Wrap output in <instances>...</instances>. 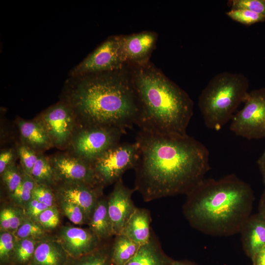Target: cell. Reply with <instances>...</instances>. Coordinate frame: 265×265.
Instances as JSON below:
<instances>
[{
    "label": "cell",
    "mask_w": 265,
    "mask_h": 265,
    "mask_svg": "<svg viewBox=\"0 0 265 265\" xmlns=\"http://www.w3.org/2000/svg\"><path fill=\"white\" fill-rule=\"evenodd\" d=\"M135 141L134 188L145 202L186 195L211 169L208 148L187 134L163 135L140 130Z\"/></svg>",
    "instance_id": "6da1fadb"
},
{
    "label": "cell",
    "mask_w": 265,
    "mask_h": 265,
    "mask_svg": "<svg viewBox=\"0 0 265 265\" xmlns=\"http://www.w3.org/2000/svg\"><path fill=\"white\" fill-rule=\"evenodd\" d=\"M61 100L80 126L113 127L126 131L135 125L139 104L131 68L70 77Z\"/></svg>",
    "instance_id": "7a4b0ae2"
},
{
    "label": "cell",
    "mask_w": 265,
    "mask_h": 265,
    "mask_svg": "<svg viewBox=\"0 0 265 265\" xmlns=\"http://www.w3.org/2000/svg\"><path fill=\"white\" fill-rule=\"evenodd\" d=\"M186 195L183 212L190 226L218 237L240 233L254 200L250 186L234 174L204 178Z\"/></svg>",
    "instance_id": "3957f363"
},
{
    "label": "cell",
    "mask_w": 265,
    "mask_h": 265,
    "mask_svg": "<svg viewBox=\"0 0 265 265\" xmlns=\"http://www.w3.org/2000/svg\"><path fill=\"white\" fill-rule=\"evenodd\" d=\"M129 66L139 104L135 125L140 130L163 135L187 134L194 106L188 94L150 61Z\"/></svg>",
    "instance_id": "277c9868"
},
{
    "label": "cell",
    "mask_w": 265,
    "mask_h": 265,
    "mask_svg": "<svg viewBox=\"0 0 265 265\" xmlns=\"http://www.w3.org/2000/svg\"><path fill=\"white\" fill-rule=\"evenodd\" d=\"M248 87V80L242 73L225 72L213 77L198 99V107L206 126L219 131L244 102Z\"/></svg>",
    "instance_id": "5b68a950"
},
{
    "label": "cell",
    "mask_w": 265,
    "mask_h": 265,
    "mask_svg": "<svg viewBox=\"0 0 265 265\" xmlns=\"http://www.w3.org/2000/svg\"><path fill=\"white\" fill-rule=\"evenodd\" d=\"M126 132L113 127L79 126L69 143L75 156L93 165L106 151L120 142Z\"/></svg>",
    "instance_id": "8992f818"
},
{
    "label": "cell",
    "mask_w": 265,
    "mask_h": 265,
    "mask_svg": "<svg viewBox=\"0 0 265 265\" xmlns=\"http://www.w3.org/2000/svg\"><path fill=\"white\" fill-rule=\"evenodd\" d=\"M243 108L234 114L230 130L249 140L265 136V87L248 92Z\"/></svg>",
    "instance_id": "52a82bcc"
},
{
    "label": "cell",
    "mask_w": 265,
    "mask_h": 265,
    "mask_svg": "<svg viewBox=\"0 0 265 265\" xmlns=\"http://www.w3.org/2000/svg\"><path fill=\"white\" fill-rule=\"evenodd\" d=\"M138 157V145L122 142L110 148L93 164L101 186L115 183L128 170L133 169Z\"/></svg>",
    "instance_id": "ba28073f"
},
{
    "label": "cell",
    "mask_w": 265,
    "mask_h": 265,
    "mask_svg": "<svg viewBox=\"0 0 265 265\" xmlns=\"http://www.w3.org/2000/svg\"><path fill=\"white\" fill-rule=\"evenodd\" d=\"M124 63L120 46V35L108 37L70 72V76L110 72L121 69Z\"/></svg>",
    "instance_id": "9c48e42d"
},
{
    "label": "cell",
    "mask_w": 265,
    "mask_h": 265,
    "mask_svg": "<svg viewBox=\"0 0 265 265\" xmlns=\"http://www.w3.org/2000/svg\"><path fill=\"white\" fill-rule=\"evenodd\" d=\"M38 120L45 129L53 146L57 147L69 144L77 121L72 108L62 100L45 110Z\"/></svg>",
    "instance_id": "30bf717a"
},
{
    "label": "cell",
    "mask_w": 265,
    "mask_h": 265,
    "mask_svg": "<svg viewBox=\"0 0 265 265\" xmlns=\"http://www.w3.org/2000/svg\"><path fill=\"white\" fill-rule=\"evenodd\" d=\"M54 176L65 182L84 184L93 186H101L93 165L80 159L66 154H58L49 159Z\"/></svg>",
    "instance_id": "8fae6325"
},
{
    "label": "cell",
    "mask_w": 265,
    "mask_h": 265,
    "mask_svg": "<svg viewBox=\"0 0 265 265\" xmlns=\"http://www.w3.org/2000/svg\"><path fill=\"white\" fill-rule=\"evenodd\" d=\"M126 186L122 178L115 183L107 199V211L114 236L121 234L128 220L135 210L132 199L135 191Z\"/></svg>",
    "instance_id": "7c38bea8"
},
{
    "label": "cell",
    "mask_w": 265,
    "mask_h": 265,
    "mask_svg": "<svg viewBox=\"0 0 265 265\" xmlns=\"http://www.w3.org/2000/svg\"><path fill=\"white\" fill-rule=\"evenodd\" d=\"M158 36L152 31L120 35V50L125 64L141 66L149 62Z\"/></svg>",
    "instance_id": "4fadbf2b"
},
{
    "label": "cell",
    "mask_w": 265,
    "mask_h": 265,
    "mask_svg": "<svg viewBox=\"0 0 265 265\" xmlns=\"http://www.w3.org/2000/svg\"><path fill=\"white\" fill-rule=\"evenodd\" d=\"M64 249L73 257H81L98 248L100 241L89 229L64 228L60 234Z\"/></svg>",
    "instance_id": "5bb4252c"
},
{
    "label": "cell",
    "mask_w": 265,
    "mask_h": 265,
    "mask_svg": "<svg viewBox=\"0 0 265 265\" xmlns=\"http://www.w3.org/2000/svg\"><path fill=\"white\" fill-rule=\"evenodd\" d=\"M65 183L59 190L62 200L78 206L89 219L99 199V193L102 186H93L75 182Z\"/></svg>",
    "instance_id": "9a60e30c"
},
{
    "label": "cell",
    "mask_w": 265,
    "mask_h": 265,
    "mask_svg": "<svg viewBox=\"0 0 265 265\" xmlns=\"http://www.w3.org/2000/svg\"><path fill=\"white\" fill-rule=\"evenodd\" d=\"M240 233L243 249L251 259L265 247V219L259 213L249 216Z\"/></svg>",
    "instance_id": "2e32d148"
},
{
    "label": "cell",
    "mask_w": 265,
    "mask_h": 265,
    "mask_svg": "<svg viewBox=\"0 0 265 265\" xmlns=\"http://www.w3.org/2000/svg\"><path fill=\"white\" fill-rule=\"evenodd\" d=\"M151 216L150 211L145 208H136L127 222L121 234H123L140 245L150 239Z\"/></svg>",
    "instance_id": "e0dca14e"
},
{
    "label": "cell",
    "mask_w": 265,
    "mask_h": 265,
    "mask_svg": "<svg viewBox=\"0 0 265 265\" xmlns=\"http://www.w3.org/2000/svg\"><path fill=\"white\" fill-rule=\"evenodd\" d=\"M23 144L34 151H42L53 146L43 125L38 120H21L18 123Z\"/></svg>",
    "instance_id": "ac0fdd59"
},
{
    "label": "cell",
    "mask_w": 265,
    "mask_h": 265,
    "mask_svg": "<svg viewBox=\"0 0 265 265\" xmlns=\"http://www.w3.org/2000/svg\"><path fill=\"white\" fill-rule=\"evenodd\" d=\"M173 261L164 253L159 240L152 234L150 240L141 245L125 265H171Z\"/></svg>",
    "instance_id": "d6986e66"
},
{
    "label": "cell",
    "mask_w": 265,
    "mask_h": 265,
    "mask_svg": "<svg viewBox=\"0 0 265 265\" xmlns=\"http://www.w3.org/2000/svg\"><path fill=\"white\" fill-rule=\"evenodd\" d=\"M90 230L100 241L114 236L107 211V199H98L89 218Z\"/></svg>",
    "instance_id": "ffe728a7"
},
{
    "label": "cell",
    "mask_w": 265,
    "mask_h": 265,
    "mask_svg": "<svg viewBox=\"0 0 265 265\" xmlns=\"http://www.w3.org/2000/svg\"><path fill=\"white\" fill-rule=\"evenodd\" d=\"M65 256L55 243L44 242L36 247L32 256L33 265H63Z\"/></svg>",
    "instance_id": "44dd1931"
},
{
    "label": "cell",
    "mask_w": 265,
    "mask_h": 265,
    "mask_svg": "<svg viewBox=\"0 0 265 265\" xmlns=\"http://www.w3.org/2000/svg\"><path fill=\"white\" fill-rule=\"evenodd\" d=\"M140 246L123 234L115 236L111 246V257L115 265H125Z\"/></svg>",
    "instance_id": "7402d4cb"
},
{
    "label": "cell",
    "mask_w": 265,
    "mask_h": 265,
    "mask_svg": "<svg viewBox=\"0 0 265 265\" xmlns=\"http://www.w3.org/2000/svg\"><path fill=\"white\" fill-rule=\"evenodd\" d=\"M30 176L38 184L44 185L51 183L54 174L49 159L41 155H39Z\"/></svg>",
    "instance_id": "603a6c76"
},
{
    "label": "cell",
    "mask_w": 265,
    "mask_h": 265,
    "mask_svg": "<svg viewBox=\"0 0 265 265\" xmlns=\"http://www.w3.org/2000/svg\"><path fill=\"white\" fill-rule=\"evenodd\" d=\"M111 246L109 250L98 248L81 257L76 265H115L111 257Z\"/></svg>",
    "instance_id": "cb8c5ba5"
},
{
    "label": "cell",
    "mask_w": 265,
    "mask_h": 265,
    "mask_svg": "<svg viewBox=\"0 0 265 265\" xmlns=\"http://www.w3.org/2000/svg\"><path fill=\"white\" fill-rule=\"evenodd\" d=\"M226 15L233 20L250 26L265 21V16L245 9H231Z\"/></svg>",
    "instance_id": "d4e9b609"
},
{
    "label": "cell",
    "mask_w": 265,
    "mask_h": 265,
    "mask_svg": "<svg viewBox=\"0 0 265 265\" xmlns=\"http://www.w3.org/2000/svg\"><path fill=\"white\" fill-rule=\"evenodd\" d=\"M35 185L32 177L25 172L21 184L12 194L13 198L21 203L28 202L32 198Z\"/></svg>",
    "instance_id": "484cf974"
},
{
    "label": "cell",
    "mask_w": 265,
    "mask_h": 265,
    "mask_svg": "<svg viewBox=\"0 0 265 265\" xmlns=\"http://www.w3.org/2000/svg\"><path fill=\"white\" fill-rule=\"evenodd\" d=\"M17 152L24 171L30 175L39 155L36 154L35 151L23 144L18 147Z\"/></svg>",
    "instance_id": "4316f807"
},
{
    "label": "cell",
    "mask_w": 265,
    "mask_h": 265,
    "mask_svg": "<svg viewBox=\"0 0 265 265\" xmlns=\"http://www.w3.org/2000/svg\"><path fill=\"white\" fill-rule=\"evenodd\" d=\"M35 249L34 242L28 238L22 239L15 246L16 259L20 263H25L32 257Z\"/></svg>",
    "instance_id": "83f0119b"
},
{
    "label": "cell",
    "mask_w": 265,
    "mask_h": 265,
    "mask_svg": "<svg viewBox=\"0 0 265 265\" xmlns=\"http://www.w3.org/2000/svg\"><path fill=\"white\" fill-rule=\"evenodd\" d=\"M231 9H245L265 16V0H232Z\"/></svg>",
    "instance_id": "f1b7e54d"
},
{
    "label": "cell",
    "mask_w": 265,
    "mask_h": 265,
    "mask_svg": "<svg viewBox=\"0 0 265 265\" xmlns=\"http://www.w3.org/2000/svg\"><path fill=\"white\" fill-rule=\"evenodd\" d=\"M62 207L65 215L74 224H81L88 219L82 210L75 204L62 200Z\"/></svg>",
    "instance_id": "f546056e"
},
{
    "label": "cell",
    "mask_w": 265,
    "mask_h": 265,
    "mask_svg": "<svg viewBox=\"0 0 265 265\" xmlns=\"http://www.w3.org/2000/svg\"><path fill=\"white\" fill-rule=\"evenodd\" d=\"M2 176L7 188L12 194L20 186L23 180V175H21L14 164L7 168L2 174Z\"/></svg>",
    "instance_id": "4dcf8cb0"
},
{
    "label": "cell",
    "mask_w": 265,
    "mask_h": 265,
    "mask_svg": "<svg viewBox=\"0 0 265 265\" xmlns=\"http://www.w3.org/2000/svg\"><path fill=\"white\" fill-rule=\"evenodd\" d=\"M41 225L46 228H55L59 223V218L57 210L52 207L44 211L38 217Z\"/></svg>",
    "instance_id": "1f68e13d"
},
{
    "label": "cell",
    "mask_w": 265,
    "mask_h": 265,
    "mask_svg": "<svg viewBox=\"0 0 265 265\" xmlns=\"http://www.w3.org/2000/svg\"><path fill=\"white\" fill-rule=\"evenodd\" d=\"M32 198L45 204L49 207H52L53 206V194L44 185L36 184L33 190Z\"/></svg>",
    "instance_id": "d6a6232c"
},
{
    "label": "cell",
    "mask_w": 265,
    "mask_h": 265,
    "mask_svg": "<svg viewBox=\"0 0 265 265\" xmlns=\"http://www.w3.org/2000/svg\"><path fill=\"white\" fill-rule=\"evenodd\" d=\"M14 247L12 235L8 232H3L0 236V258L5 261L9 258L10 252Z\"/></svg>",
    "instance_id": "836d02e7"
},
{
    "label": "cell",
    "mask_w": 265,
    "mask_h": 265,
    "mask_svg": "<svg viewBox=\"0 0 265 265\" xmlns=\"http://www.w3.org/2000/svg\"><path fill=\"white\" fill-rule=\"evenodd\" d=\"M43 234L42 228L37 224L27 222L21 225L17 231V236L21 239L37 237Z\"/></svg>",
    "instance_id": "e575fe53"
},
{
    "label": "cell",
    "mask_w": 265,
    "mask_h": 265,
    "mask_svg": "<svg viewBox=\"0 0 265 265\" xmlns=\"http://www.w3.org/2000/svg\"><path fill=\"white\" fill-rule=\"evenodd\" d=\"M48 208L49 207L45 204L40 202L35 199L32 198L28 202L27 207V213L29 216L33 218H36Z\"/></svg>",
    "instance_id": "d590c367"
},
{
    "label": "cell",
    "mask_w": 265,
    "mask_h": 265,
    "mask_svg": "<svg viewBox=\"0 0 265 265\" xmlns=\"http://www.w3.org/2000/svg\"><path fill=\"white\" fill-rule=\"evenodd\" d=\"M14 153L12 150H5L0 154V173L2 174L4 171L12 165L14 160Z\"/></svg>",
    "instance_id": "8d00e7d4"
},
{
    "label": "cell",
    "mask_w": 265,
    "mask_h": 265,
    "mask_svg": "<svg viewBox=\"0 0 265 265\" xmlns=\"http://www.w3.org/2000/svg\"><path fill=\"white\" fill-rule=\"evenodd\" d=\"M7 211L10 229L12 230L18 229L21 226V222L17 213L14 210L10 208L7 209Z\"/></svg>",
    "instance_id": "74e56055"
},
{
    "label": "cell",
    "mask_w": 265,
    "mask_h": 265,
    "mask_svg": "<svg viewBox=\"0 0 265 265\" xmlns=\"http://www.w3.org/2000/svg\"><path fill=\"white\" fill-rule=\"evenodd\" d=\"M0 227L2 230H7L10 229L7 209H3L0 212Z\"/></svg>",
    "instance_id": "f35d334b"
},
{
    "label": "cell",
    "mask_w": 265,
    "mask_h": 265,
    "mask_svg": "<svg viewBox=\"0 0 265 265\" xmlns=\"http://www.w3.org/2000/svg\"><path fill=\"white\" fill-rule=\"evenodd\" d=\"M251 260L253 265H265V247Z\"/></svg>",
    "instance_id": "ab89813d"
},
{
    "label": "cell",
    "mask_w": 265,
    "mask_h": 265,
    "mask_svg": "<svg viewBox=\"0 0 265 265\" xmlns=\"http://www.w3.org/2000/svg\"><path fill=\"white\" fill-rule=\"evenodd\" d=\"M258 213L265 219V189L260 201Z\"/></svg>",
    "instance_id": "60d3db41"
},
{
    "label": "cell",
    "mask_w": 265,
    "mask_h": 265,
    "mask_svg": "<svg viewBox=\"0 0 265 265\" xmlns=\"http://www.w3.org/2000/svg\"><path fill=\"white\" fill-rule=\"evenodd\" d=\"M171 265H197L195 263L187 260H174Z\"/></svg>",
    "instance_id": "b9f144b4"
},
{
    "label": "cell",
    "mask_w": 265,
    "mask_h": 265,
    "mask_svg": "<svg viewBox=\"0 0 265 265\" xmlns=\"http://www.w3.org/2000/svg\"><path fill=\"white\" fill-rule=\"evenodd\" d=\"M257 163L259 165V168H265V150L261 156V157L258 159Z\"/></svg>",
    "instance_id": "7bdbcfd3"
},
{
    "label": "cell",
    "mask_w": 265,
    "mask_h": 265,
    "mask_svg": "<svg viewBox=\"0 0 265 265\" xmlns=\"http://www.w3.org/2000/svg\"><path fill=\"white\" fill-rule=\"evenodd\" d=\"M260 169L262 175L264 183L265 185V168Z\"/></svg>",
    "instance_id": "ee69618b"
}]
</instances>
